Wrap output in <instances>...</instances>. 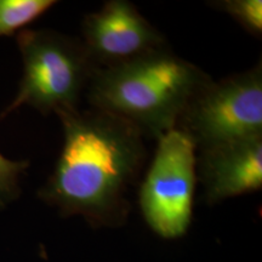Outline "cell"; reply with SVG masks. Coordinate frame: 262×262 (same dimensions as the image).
<instances>
[{"instance_id":"52a82bcc","label":"cell","mask_w":262,"mask_h":262,"mask_svg":"<svg viewBox=\"0 0 262 262\" xmlns=\"http://www.w3.org/2000/svg\"><path fill=\"white\" fill-rule=\"evenodd\" d=\"M196 179L208 204L262 188V136L196 150Z\"/></svg>"},{"instance_id":"9c48e42d","label":"cell","mask_w":262,"mask_h":262,"mask_svg":"<svg viewBox=\"0 0 262 262\" xmlns=\"http://www.w3.org/2000/svg\"><path fill=\"white\" fill-rule=\"evenodd\" d=\"M209 6L225 12L234 18L245 31L255 37L262 34V2L261 0H220L209 3Z\"/></svg>"},{"instance_id":"3957f363","label":"cell","mask_w":262,"mask_h":262,"mask_svg":"<svg viewBox=\"0 0 262 262\" xmlns=\"http://www.w3.org/2000/svg\"><path fill=\"white\" fill-rule=\"evenodd\" d=\"M24 74L17 95L0 119L21 106L41 114L79 110L97 70L80 39L51 29H24L17 35Z\"/></svg>"},{"instance_id":"6da1fadb","label":"cell","mask_w":262,"mask_h":262,"mask_svg":"<svg viewBox=\"0 0 262 262\" xmlns=\"http://www.w3.org/2000/svg\"><path fill=\"white\" fill-rule=\"evenodd\" d=\"M57 116L63 146L39 198L64 217L83 216L94 228L125 225L129 193L147 159L145 136L126 120L96 108Z\"/></svg>"},{"instance_id":"30bf717a","label":"cell","mask_w":262,"mask_h":262,"mask_svg":"<svg viewBox=\"0 0 262 262\" xmlns=\"http://www.w3.org/2000/svg\"><path fill=\"white\" fill-rule=\"evenodd\" d=\"M28 166L27 160H11L0 153V208H4L19 195V176Z\"/></svg>"},{"instance_id":"5b68a950","label":"cell","mask_w":262,"mask_h":262,"mask_svg":"<svg viewBox=\"0 0 262 262\" xmlns=\"http://www.w3.org/2000/svg\"><path fill=\"white\" fill-rule=\"evenodd\" d=\"M158 145L139 189V204L149 228L164 239L181 238L193 216L196 148L181 130L172 129Z\"/></svg>"},{"instance_id":"8992f818","label":"cell","mask_w":262,"mask_h":262,"mask_svg":"<svg viewBox=\"0 0 262 262\" xmlns=\"http://www.w3.org/2000/svg\"><path fill=\"white\" fill-rule=\"evenodd\" d=\"M81 42L96 66L104 68L166 47V39L133 3L108 0L84 17Z\"/></svg>"},{"instance_id":"7a4b0ae2","label":"cell","mask_w":262,"mask_h":262,"mask_svg":"<svg viewBox=\"0 0 262 262\" xmlns=\"http://www.w3.org/2000/svg\"><path fill=\"white\" fill-rule=\"evenodd\" d=\"M212 78L168 45L134 60L97 68L88 86L91 108L126 120L159 140L176 129L187 104Z\"/></svg>"},{"instance_id":"277c9868","label":"cell","mask_w":262,"mask_h":262,"mask_svg":"<svg viewBox=\"0 0 262 262\" xmlns=\"http://www.w3.org/2000/svg\"><path fill=\"white\" fill-rule=\"evenodd\" d=\"M176 129L196 150L262 136V64L198 91L180 117Z\"/></svg>"},{"instance_id":"ba28073f","label":"cell","mask_w":262,"mask_h":262,"mask_svg":"<svg viewBox=\"0 0 262 262\" xmlns=\"http://www.w3.org/2000/svg\"><path fill=\"white\" fill-rule=\"evenodd\" d=\"M56 4L55 0H0V37L14 35Z\"/></svg>"}]
</instances>
